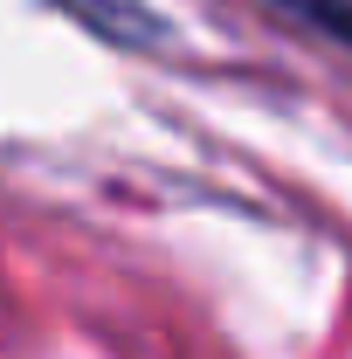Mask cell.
I'll use <instances>...</instances> for the list:
<instances>
[{
	"instance_id": "7a4b0ae2",
	"label": "cell",
	"mask_w": 352,
	"mask_h": 359,
	"mask_svg": "<svg viewBox=\"0 0 352 359\" xmlns=\"http://www.w3.org/2000/svg\"><path fill=\"white\" fill-rule=\"evenodd\" d=\"M290 21H304V28H325V35H339L352 48V7L346 0H276Z\"/></svg>"
},
{
	"instance_id": "6da1fadb",
	"label": "cell",
	"mask_w": 352,
	"mask_h": 359,
	"mask_svg": "<svg viewBox=\"0 0 352 359\" xmlns=\"http://www.w3.org/2000/svg\"><path fill=\"white\" fill-rule=\"evenodd\" d=\"M55 7H69L76 21H90V28H104L111 42H125V48H138L145 35H159V21H145L132 0H55Z\"/></svg>"
}]
</instances>
